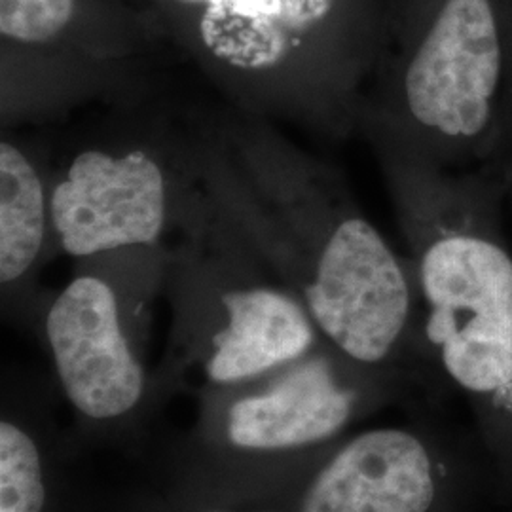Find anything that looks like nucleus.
Instances as JSON below:
<instances>
[{"mask_svg": "<svg viewBox=\"0 0 512 512\" xmlns=\"http://www.w3.org/2000/svg\"><path fill=\"white\" fill-rule=\"evenodd\" d=\"M74 14L76 0H0V35L21 46H50Z\"/></svg>", "mask_w": 512, "mask_h": 512, "instance_id": "9d476101", "label": "nucleus"}, {"mask_svg": "<svg viewBox=\"0 0 512 512\" xmlns=\"http://www.w3.org/2000/svg\"><path fill=\"white\" fill-rule=\"evenodd\" d=\"M52 238L50 186L14 141L0 143V285L2 311L23 329H37L46 300L37 274Z\"/></svg>", "mask_w": 512, "mask_h": 512, "instance_id": "1a4fd4ad", "label": "nucleus"}, {"mask_svg": "<svg viewBox=\"0 0 512 512\" xmlns=\"http://www.w3.org/2000/svg\"><path fill=\"white\" fill-rule=\"evenodd\" d=\"M439 494V467L427 440L404 427H378L338 440L251 509L433 512Z\"/></svg>", "mask_w": 512, "mask_h": 512, "instance_id": "423d86ee", "label": "nucleus"}, {"mask_svg": "<svg viewBox=\"0 0 512 512\" xmlns=\"http://www.w3.org/2000/svg\"><path fill=\"white\" fill-rule=\"evenodd\" d=\"M71 512H279L268 509H236L194 501L169 490L160 492H131L128 495L110 497L105 501H92L84 507L82 501H74Z\"/></svg>", "mask_w": 512, "mask_h": 512, "instance_id": "9b49d317", "label": "nucleus"}, {"mask_svg": "<svg viewBox=\"0 0 512 512\" xmlns=\"http://www.w3.org/2000/svg\"><path fill=\"white\" fill-rule=\"evenodd\" d=\"M323 340L243 384L196 395L192 429L169 454L165 490L251 509L308 469L365 414L376 387Z\"/></svg>", "mask_w": 512, "mask_h": 512, "instance_id": "f257e3e1", "label": "nucleus"}, {"mask_svg": "<svg viewBox=\"0 0 512 512\" xmlns=\"http://www.w3.org/2000/svg\"><path fill=\"white\" fill-rule=\"evenodd\" d=\"M501 48L488 0H446L404 74V99L425 128L473 137L490 118Z\"/></svg>", "mask_w": 512, "mask_h": 512, "instance_id": "0eeeda50", "label": "nucleus"}, {"mask_svg": "<svg viewBox=\"0 0 512 512\" xmlns=\"http://www.w3.org/2000/svg\"><path fill=\"white\" fill-rule=\"evenodd\" d=\"M150 283L88 268L40 311L37 329L73 416L74 448L129 446L169 403L143 351L145 310L156 291Z\"/></svg>", "mask_w": 512, "mask_h": 512, "instance_id": "7ed1b4c3", "label": "nucleus"}, {"mask_svg": "<svg viewBox=\"0 0 512 512\" xmlns=\"http://www.w3.org/2000/svg\"><path fill=\"white\" fill-rule=\"evenodd\" d=\"M175 173L148 147L80 150L50 184L52 238L80 260L154 249L177 213Z\"/></svg>", "mask_w": 512, "mask_h": 512, "instance_id": "20e7f679", "label": "nucleus"}, {"mask_svg": "<svg viewBox=\"0 0 512 512\" xmlns=\"http://www.w3.org/2000/svg\"><path fill=\"white\" fill-rule=\"evenodd\" d=\"M207 192V215L165 264L173 327L156 376L167 401L255 380L323 342L302 302Z\"/></svg>", "mask_w": 512, "mask_h": 512, "instance_id": "f03ea898", "label": "nucleus"}, {"mask_svg": "<svg viewBox=\"0 0 512 512\" xmlns=\"http://www.w3.org/2000/svg\"><path fill=\"white\" fill-rule=\"evenodd\" d=\"M171 2H173V4H177V6H181V8H188V10H196V12H200L209 0H171Z\"/></svg>", "mask_w": 512, "mask_h": 512, "instance_id": "f8f14e48", "label": "nucleus"}, {"mask_svg": "<svg viewBox=\"0 0 512 512\" xmlns=\"http://www.w3.org/2000/svg\"><path fill=\"white\" fill-rule=\"evenodd\" d=\"M54 380L2 378L0 512H71L67 461L73 442L59 431Z\"/></svg>", "mask_w": 512, "mask_h": 512, "instance_id": "6e6552de", "label": "nucleus"}, {"mask_svg": "<svg viewBox=\"0 0 512 512\" xmlns=\"http://www.w3.org/2000/svg\"><path fill=\"white\" fill-rule=\"evenodd\" d=\"M427 340L461 387L512 384V260L484 239L444 238L421 258Z\"/></svg>", "mask_w": 512, "mask_h": 512, "instance_id": "39448f33", "label": "nucleus"}]
</instances>
